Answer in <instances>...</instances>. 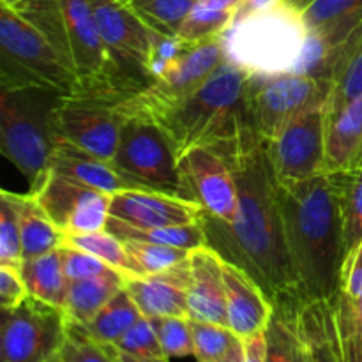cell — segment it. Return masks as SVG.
<instances>
[{"label":"cell","instance_id":"cell-52","mask_svg":"<svg viewBox=\"0 0 362 362\" xmlns=\"http://www.w3.org/2000/svg\"><path fill=\"white\" fill-rule=\"evenodd\" d=\"M279 2H281L285 7H288V9H292V11H296V13L303 14L304 11H306L308 7H310L311 4L315 2V0H279Z\"/></svg>","mask_w":362,"mask_h":362},{"label":"cell","instance_id":"cell-11","mask_svg":"<svg viewBox=\"0 0 362 362\" xmlns=\"http://www.w3.org/2000/svg\"><path fill=\"white\" fill-rule=\"evenodd\" d=\"M329 83L300 73H281L274 76L253 74L247 94L250 124L265 141L281 133L283 127L315 106H325Z\"/></svg>","mask_w":362,"mask_h":362},{"label":"cell","instance_id":"cell-44","mask_svg":"<svg viewBox=\"0 0 362 362\" xmlns=\"http://www.w3.org/2000/svg\"><path fill=\"white\" fill-rule=\"evenodd\" d=\"M339 292L350 304L362 329V240L346 255Z\"/></svg>","mask_w":362,"mask_h":362},{"label":"cell","instance_id":"cell-54","mask_svg":"<svg viewBox=\"0 0 362 362\" xmlns=\"http://www.w3.org/2000/svg\"><path fill=\"white\" fill-rule=\"evenodd\" d=\"M126 2H131V0H126Z\"/></svg>","mask_w":362,"mask_h":362},{"label":"cell","instance_id":"cell-10","mask_svg":"<svg viewBox=\"0 0 362 362\" xmlns=\"http://www.w3.org/2000/svg\"><path fill=\"white\" fill-rule=\"evenodd\" d=\"M69 318L64 308L28 296L16 308L2 310L0 361L53 362L67 338Z\"/></svg>","mask_w":362,"mask_h":362},{"label":"cell","instance_id":"cell-51","mask_svg":"<svg viewBox=\"0 0 362 362\" xmlns=\"http://www.w3.org/2000/svg\"><path fill=\"white\" fill-rule=\"evenodd\" d=\"M113 350H115V357L119 362H170V359H166V357L165 359H144V357H134L126 352H120L115 346H113Z\"/></svg>","mask_w":362,"mask_h":362},{"label":"cell","instance_id":"cell-22","mask_svg":"<svg viewBox=\"0 0 362 362\" xmlns=\"http://www.w3.org/2000/svg\"><path fill=\"white\" fill-rule=\"evenodd\" d=\"M362 166V98L327 119L325 168L327 173Z\"/></svg>","mask_w":362,"mask_h":362},{"label":"cell","instance_id":"cell-3","mask_svg":"<svg viewBox=\"0 0 362 362\" xmlns=\"http://www.w3.org/2000/svg\"><path fill=\"white\" fill-rule=\"evenodd\" d=\"M14 9L41 30L76 74L81 88L74 95L117 105L144 88L105 45L88 0H23Z\"/></svg>","mask_w":362,"mask_h":362},{"label":"cell","instance_id":"cell-17","mask_svg":"<svg viewBox=\"0 0 362 362\" xmlns=\"http://www.w3.org/2000/svg\"><path fill=\"white\" fill-rule=\"evenodd\" d=\"M110 216L133 226H180L202 221L204 209L189 198L154 189H126L115 193Z\"/></svg>","mask_w":362,"mask_h":362},{"label":"cell","instance_id":"cell-28","mask_svg":"<svg viewBox=\"0 0 362 362\" xmlns=\"http://www.w3.org/2000/svg\"><path fill=\"white\" fill-rule=\"evenodd\" d=\"M303 20L308 30L338 46L362 23V0H315Z\"/></svg>","mask_w":362,"mask_h":362},{"label":"cell","instance_id":"cell-4","mask_svg":"<svg viewBox=\"0 0 362 362\" xmlns=\"http://www.w3.org/2000/svg\"><path fill=\"white\" fill-rule=\"evenodd\" d=\"M251 76L250 71L225 60L194 94L154 120L170 138L179 158L200 145L226 144L250 124Z\"/></svg>","mask_w":362,"mask_h":362},{"label":"cell","instance_id":"cell-15","mask_svg":"<svg viewBox=\"0 0 362 362\" xmlns=\"http://www.w3.org/2000/svg\"><path fill=\"white\" fill-rule=\"evenodd\" d=\"M95 25L112 55L141 87L152 83L147 73L151 59V27L126 0H88Z\"/></svg>","mask_w":362,"mask_h":362},{"label":"cell","instance_id":"cell-50","mask_svg":"<svg viewBox=\"0 0 362 362\" xmlns=\"http://www.w3.org/2000/svg\"><path fill=\"white\" fill-rule=\"evenodd\" d=\"M219 362H244V343H243V339H239V341L235 343V346H233V349L228 352V356L223 357V359Z\"/></svg>","mask_w":362,"mask_h":362},{"label":"cell","instance_id":"cell-30","mask_svg":"<svg viewBox=\"0 0 362 362\" xmlns=\"http://www.w3.org/2000/svg\"><path fill=\"white\" fill-rule=\"evenodd\" d=\"M204 218V216H202ZM106 230L120 240H144V243L163 244V246L182 247V250H197L207 246L204 219L191 225L180 226H133L110 216Z\"/></svg>","mask_w":362,"mask_h":362},{"label":"cell","instance_id":"cell-7","mask_svg":"<svg viewBox=\"0 0 362 362\" xmlns=\"http://www.w3.org/2000/svg\"><path fill=\"white\" fill-rule=\"evenodd\" d=\"M59 95L42 88H2L0 94L2 154L30 184L52 165L57 145L52 108Z\"/></svg>","mask_w":362,"mask_h":362},{"label":"cell","instance_id":"cell-25","mask_svg":"<svg viewBox=\"0 0 362 362\" xmlns=\"http://www.w3.org/2000/svg\"><path fill=\"white\" fill-rule=\"evenodd\" d=\"M6 193L13 202L18 212V219H20L23 260L59 250L64 243V233L46 214L39 202L30 193L20 194L11 193L7 189Z\"/></svg>","mask_w":362,"mask_h":362},{"label":"cell","instance_id":"cell-43","mask_svg":"<svg viewBox=\"0 0 362 362\" xmlns=\"http://www.w3.org/2000/svg\"><path fill=\"white\" fill-rule=\"evenodd\" d=\"M191 45H186L177 35L163 34V32L151 28V59H148L147 73L151 80L163 76L173 62L180 59L184 52Z\"/></svg>","mask_w":362,"mask_h":362},{"label":"cell","instance_id":"cell-8","mask_svg":"<svg viewBox=\"0 0 362 362\" xmlns=\"http://www.w3.org/2000/svg\"><path fill=\"white\" fill-rule=\"evenodd\" d=\"M113 166L144 189L189 198L179 170V156L165 131L145 119H124ZM191 200V198H189Z\"/></svg>","mask_w":362,"mask_h":362},{"label":"cell","instance_id":"cell-35","mask_svg":"<svg viewBox=\"0 0 362 362\" xmlns=\"http://www.w3.org/2000/svg\"><path fill=\"white\" fill-rule=\"evenodd\" d=\"M232 11H218L198 2L189 13V16L180 25L177 37L182 39L186 45H198L209 39L219 37L233 21Z\"/></svg>","mask_w":362,"mask_h":362},{"label":"cell","instance_id":"cell-53","mask_svg":"<svg viewBox=\"0 0 362 362\" xmlns=\"http://www.w3.org/2000/svg\"><path fill=\"white\" fill-rule=\"evenodd\" d=\"M23 0H0V4H4V6H9V7H16L18 4H21Z\"/></svg>","mask_w":362,"mask_h":362},{"label":"cell","instance_id":"cell-5","mask_svg":"<svg viewBox=\"0 0 362 362\" xmlns=\"http://www.w3.org/2000/svg\"><path fill=\"white\" fill-rule=\"evenodd\" d=\"M306 37L303 14L281 2L235 21L219 35L226 60L260 76L293 71Z\"/></svg>","mask_w":362,"mask_h":362},{"label":"cell","instance_id":"cell-2","mask_svg":"<svg viewBox=\"0 0 362 362\" xmlns=\"http://www.w3.org/2000/svg\"><path fill=\"white\" fill-rule=\"evenodd\" d=\"M286 247L304 303L334 300L346 258L345 226L329 173L279 184Z\"/></svg>","mask_w":362,"mask_h":362},{"label":"cell","instance_id":"cell-27","mask_svg":"<svg viewBox=\"0 0 362 362\" xmlns=\"http://www.w3.org/2000/svg\"><path fill=\"white\" fill-rule=\"evenodd\" d=\"M126 276L119 271H112L108 274L95 276V278L81 279V281H69L66 297V311L69 322L78 325H87L105 304L124 288Z\"/></svg>","mask_w":362,"mask_h":362},{"label":"cell","instance_id":"cell-39","mask_svg":"<svg viewBox=\"0 0 362 362\" xmlns=\"http://www.w3.org/2000/svg\"><path fill=\"white\" fill-rule=\"evenodd\" d=\"M166 359L194 357L193 329L189 317L152 318Z\"/></svg>","mask_w":362,"mask_h":362},{"label":"cell","instance_id":"cell-16","mask_svg":"<svg viewBox=\"0 0 362 362\" xmlns=\"http://www.w3.org/2000/svg\"><path fill=\"white\" fill-rule=\"evenodd\" d=\"M179 170L191 200L205 214L232 221L237 212V180L226 156L218 147L200 145L179 158Z\"/></svg>","mask_w":362,"mask_h":362},{"label":"cell","instance_id":"cell-46","mask_svg":"<svg viewBox=\"0 0 362 362\" xmlns=\"http://www.w3.org/2000/svg\"><path fill=\"white\" fill-rule=\"evenodd\" d=\"M30 296L21 278L20 269L6 267L0 265V308L2 310H11L18 304L23 303Z\"/></svg>","mask_w":362,"mask_h":362},{"label":"cell","instance_id":"cell-24","mask_svg":"<svg viewBox=\"0 0 362 362\" xmlns=\"http://www.w3.org/2000/svg\"><path fill=\"white\" fill-rule=\"evenodd\" d=\"M308 362H343L334 300H310L299 310Z\"/></svg>","mask_w":362,"mask_h":362},{"label":"cell","instance_id":"cell-49","mask_svg":"<svg viewBox=\"0 0 362 362\" xmlns=\"http://www.w3.org/2000/svg\"><path fill=\"white\" fill-rule=\"evenodd\" d=\"M205 6L212 7V9H218V11H232L235 13V9L239 7V4L243 0H202Z\"/></svg>","mask_w":362,"mask_h":362},{"label":"cell","instance_id":"cell-45","mask_svg":"<svg viewBox=\"0 0 362 362\" xmlns=\"http://www.w3.org/2000/svg\"><path fill=\"white\" fill-rule=\"evenodd\" d=\"M60 251H62L64 274H66L67 281H81V279L95 278V276L115 271L113 267L106 265L101 258L87 253V251L71 246H60Z\"/></svg>","mask_w":362,"mask_h":362},{"label":"cell","instance_id":"cell-9","mask_svg":"<svg viewBox=\"0 0 362 362\" xmlns=\"http://www.w3.org/2000/svg\"><path fill=\"white\" fill-rule=\"evenodd\" d=\"M225 60V49L219 37L191 45L163 76L117 103L115 108L124 119L134 117L154 122L194 94Z\"/></svg>","mask_w":362,"mask_h":362},{"label":"cell","instance_id":"cell-34","mask_svg":"<svg viewBox=\"0 0 362 362\" xmlns=\"http://www.w3.org/2000/svg\"><path fill=\"white\" fill-rule=\"evenodd\" d=\"M200 0H131L134 13L154 30L177 35L193 7Z\"/></svg>","mask_w":362,"mask_h":362},{"label":"cell","instance_id":"cell-20","mask_svg":"<svg viewBox=\"0 0 362 362\" xmlns=\"http://www.w3.org/2000/svg\"><path fill=\"white\" fill-rule=\"evenodd\" d=\"M187 311L191 320L226 325V293L223 281V258L211 246L189 253Z\"/></svg>","mask_w":362,"mask_h":362},{"label":"cell","instance_id":"cell-36","mask_svg":"<svg viewBox=\"0 0 362 362\" xmlns=\"http://www.w3.org/2000/svg\"><path fill=\"white\" fill-rule=\"evenodd\" d=\"M126 250L136 267L138 276L156 274V272L166 271L180 262L187 260L193 250H182V247L163 246V244L144 243V240H124Z\"/></svg>","mask_w":362,"mask_h":362},{"label":"cell","instance_id":"cell-38","mask_svg":"<svg viewBox=\"0 0 362 362\" xmlns=\"http://www.w3.org/2000/svg\"><path fill=\"white\" fill-rule=\"evenodd\" d=\"M57 362H119L113 346L103 345L87 334L81 325L69 322L67 338Z\"/></svg>","mask_w":362,"mask_h":362},{"label":"cell","instance_id":"cell-23","mask_svg":"<svg viewBox=\"0 0 362 362\" xmlns=\"http://www.w3.org/2000/svg\"><path fill=\"white\" fill-rule=\"evenodd\" d=\"M362 98V23L334 49L325 112L329 117Z\"/></svg>","mask_w":362,"mask_h":362},{"label":"cell","instance_id":"cell-33","mask_svg":"<svg viewBox=\"0 0 362 362\" xmlns=\"http://www.w3.org/2000/svg\"><path fill=\"white\" fill-rule=\"evenodd\" d=\"M339 200L345 226L346 253L362 240V166L350 172L329 173Z\"/></svg>","mask_w":362,"mask_h":362},{"label":"cell","instance_id":"cell-31","mask_svg":"<svg viewBox=\"0 0 362 362\" xmlns=\"http://www.w3.org/2000/svg\"><path fill=\"white\" fill-rule=\"evenodd\" d=\"M144 317L126 288H120L101 311L81 327L103 345L113 346Z\"/></svg>","mask_w":362,"mask_h":362},{"label":"cell","instance_id":"cell-48","mask_svg":"<svg viewBox=\"0 0 362 362\" xmlns=\"http://www.w3.org/2000/svg\"><path fill=\"white\" fill-rule=\"evenodd\" d=\"M279 0H243V2L239 4V7L235 9L232 23L244 20V18L247 16H253V14L260 13V11L269 9V7L276 6Z\"/></svg>","mask_w":362,"mask_h":362},{"label":"cell","instance_id":"cell-41","mask_svg":"<svg viewBox=\"0 0 362 362\" xmlns=\"http://www.w3.org/2000/svg\"><path fill=\"white\" fill-rule=\"evenodd\" d=\"M113 346L120 352H126L134 357L165 359V352H163L156 325L152 318L148 317H141Z\"/></svg>","mask_w":362,"mask_h":362},{"label":"cell","instance_id":"cell-12","mask_svg":"<svg viewBox=\"0 0 362 362\" xmlns=\"http://www.w3.org/2000/svg\"><path fill=\"white\" fill-rule=\"evenodd\" d=\"M124 117L115 103L87 95H59L52 108L55 140L67 141L98 158L113 161Z\"/></svg>","mask_w":362,"mask_h":362},{"label":"cell","instance_id":"cell-55","mask_svg":"<svg viewBox=\"0 0 362 362\" xmlns=\"http://www.w3.org/2000/svg\"><path fill=\"white\" fill-rule=\"evenodd\" d=\"M53 362H57V359H55V361H53Z\"/></svg>","mask_w":362,"mask_h":362},{"label":"cell","instance_id":"cell-47","mask_svg":"<svg viewBox=\"0 0 362 362\" xmlns=\"http://www.w3.org/2000/svg\"><path fill=\"white\" fill-rule=\"evenodd\" d=\"M244 343V362H265V332L250 336L243 339Z\"/></svg>","mask_w":362,"mask_h":362},{"label":"cell","instance_id":"cell-13","mask_svg":"<svg viewBox=\"0 0 362 362\" xmlns=\"http://www.w3.org/2000/svg\"><path fill=\"white\" fill-rule=\"evenodd\" d=\"M325 106H315L290 120L274 140L267 141L272 170L279 184L310 180L327 173L325 168Z\"/></svg>","mask_w":362,"mask_h":362},{"label":"cell","instance_id":"cell-40","mask_svg":"<svg viewBox=\"0 0 362 362\" xmlns=\"http://www.w3.org/2000/svg\"><path fill=\"white\" fill-rule=\"evenodd\" d=\"M23 264L20 219L6 189L0 193V265L20 269Z\"/></svg>","mask_w":362,"mask_h":362},{"label":"cell","instance_id":"cell-19","mask_svg":"<svg viewBox=\"0 0 362 362\" xmlns=\"http://www.w3.org/2000/svg\"><path fill=\"white\" fill-rule=\"evenodd\" d=\"M124 288L127 290L144 317H189L187 311L189 260L180 262L156 274L126 279Z\"/></svg>","mask_w":362,"mask_h":362},{"label":"cell","instance_id":"cell-14","mask_svg":"<svg viewBox=\"0 0 362 362\" xmlns=\"http://www.w3.org/2000/svg\"><path fill=\"white\" fill-rule=\"evenodd\" d=\"M28 193L62 233H87L106 228L113 194L74 182L52 168L30 184Z\"/></svg>","mask_w":362,"mask_h":362},{"label":"cell","instance_id":"cell-26","mask_svg":"<svg viewBox=\"0 0 362 362\" xmlns=\"http://www.w3.org/2000/svg\"><path fill=\"white\" fill-rule=\"evenodd\" d=\"M271 320L265 329V362H308V350L299 325L303 304L279 300L272 304Z\"/></svg>","mask_w":362,"mask_h":362},{"label":"cell","instance_id":"cell-6","mask_svg":"<svg viewBox=\"0 0 362 362\" xmlns=\"http://www.w3.org/2000/svg\"><path fill=\"white\" fill-rule=\"evenodd\" d=\"M2 88H42L74 95L81 85L52 42L14 7L0 4Z\"/></svg>","mask_w":362,"mask_h":362},{"label":"cell","instance_id":"cell-18","mask_svg":"<svg viewBox=\"0 0 362 362\" xmlns=\"http://www.w3.org/2000/svg\"><path fill=\"white\" fill-rule=\"evenodd\" d=\"M226 320L237 338L246 339L267 329L274 306L262 286L244 269L223 260Z\"/></svg>","mask_w":362,"mask_h":362},{"label":"cell","instance_id":"cell-42","mask_svg":"<svg viewBox=\"0 0 362 362\" xmlns=\"http://www.w3.org/2000/svg\"><path fill=\"white\" fill-rule=\"evenodd\" d=\"M343 362H362V329L341 292L334 299Z\"/></svg>","mask_w":362,"mask_h":362},{"label":"cell","instance_id":"cell-37","mask_svg":"<svg viewBox=\"0 0 362 362\" xmlns=\"http://www.w3.org/2000/svg\"><path fill=\"white\" fill-rule=\"evenodd\" d=\"M191 320V318H189ZM194 341V357L198 362H219L228 356L240 338H237L230 327L211 322L191 320Z\"/></svg>","mask_w":362,"mask_h":362},{"label":"cell","instance_id":"cell-29","mask_svg":"<svg viewBox=\"0 0 362 362\" xmlns=\"http://www.w3.org/2000/svg\"><path fill=\"white\" fill-rule=\"evenodd\" d=\"M21 278L27 285L28 293L32 297L45 303L53 304L57 308L66 306L67 297V281L64 274L62 251L53 250L41 257L27 258L20 267Z\"/></svg>","mask_w":362,"mask_h":362},{"label":"cell","instance_id":"cell-32","mask_svg":"<svg viewBox=\"0 0 362 362\" xmlns=\"http://www.w3.org/2000/svg\"><path fill=\"white\" fill-rule=\"evenodd\" d=\"M62 246L76 247V250L87 251L94 257L101 258L106 265L119 271L120 274L129 278H136L138 272L126 250L124 240L113 235L108 230H98V232L87 233H64Z\"/></svg>","mask_w":362,"mask_h":362},{"label":"cell","instance_id":"cell-21","mask_svg":"<svg viewBox=\"0 0 362 362\" xmlns=\"http://www.w3.org/2000/svg\"><path fill=\"white\" fill-rule=\"evenodd\" d=\"M49 168L67 179L83 186L115 194L126 189H144L138 184L131 182L113 166L112 161L98 158L87 151L74 147L67 141L57 140Z\"/></svg>","mask_w":362,"mask_h":362},{"label":"cell","instance_id":"cell-1","mask_svg":"<svg viewBox=\"0 0 362 362\" xmlns=\"http://www.w3.org/2000/svg\"><path fill=\"white\" fill-rule=\"evenodd\" d=\"M228 159L237 180V212L219 221L204 212L207 246L244 269L271 299L304 304L286 247L279 209V182L267 141L246 124L233 140L214 145Z\"/></svg>","mask_w":362,"mask_h":362}]
</instances>
